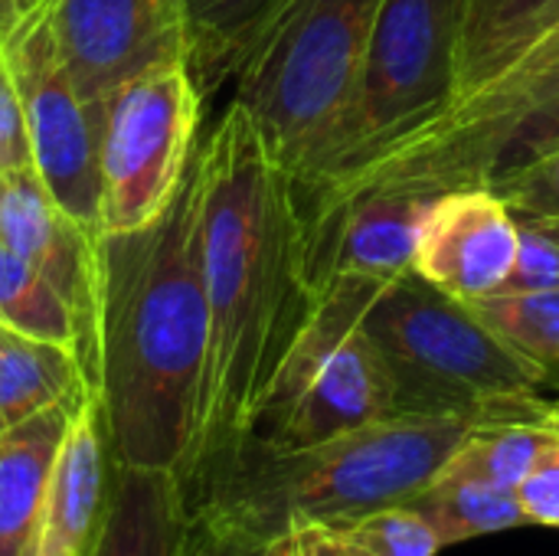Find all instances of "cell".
<instances>
[{
	"label": "cell",
	"instance_id": "cell-1",
	"mask_svg": "<svg viewBox=\"0 0 559 556\" xmlns=\"http://www.w3.org/2000/svg\"><path fill=\"white\" fill-rule=\"evenodd\" d=\"M210 351L183 488L197 505L255 436L272 387L314 311L308 223L295 177L252 115L229 102L197 151Z\"/></svg>",
	"mask_w": 559,
	"mask_h": 556
},
{
	"label": "cell",
	"instance_id": "cell-2",
	"mask_svg": "<svg viewBox=\"0 0 559 556\" xmlns=\"http://www.w3.org/2000/svg\"><path fill=\"white\" fill-rule=\"evenodd\" d=\"M200 216L203 184L193 157L157 220L102 236L92 367L115 462L170 469L180 482L197 442L210 351Z\"/></svg>",
	"mask_w": 559,
	"mask_h": 556
},
{
	"label": "cell",
	"instance_id": "cell-3",
	"mask_svg": "<svg viewBox=\"0 0 559 556\" xmlns=\"http://www.w3.org/2000/svg\"><path fill=\"white\" fill-rule=\"evenodd\" d=\"M481 423L475 416H393L295 449L252 436L193 508L269 544L301 524L334 528L409 501Z\"/></svg>",
	"mask_w": 559,
	"mask_h": 556
},
{
	"label": "cell",
	"instance_id": "cell-4",
	"mask_svg": "<svg viewBox=\"0 0 559 556\" xmlns=\"http://www.w3.org/2000/svg\"><path fill=\"white\" fill-rule=\"evenodd\" d=\"M396 390L400 416H475L540 423L544 377L478 311L416 269L396 279L364 315Z\"/></svg>",
	"mask_w": 559,
	"mask_h": 556
},
{
	"label": "cell",
	"instance_id": "cell-5",
	"mask_svg": "<svg viewBox=\"0 0 559 556\" xmlns=\"http://www.w3.org/2000/svg\"><path fill=\"white\" fill-rule=\"evenodd\" d=\"M383 0H282L242 66L236 95L275 161L301 184L331 134Z\"/></svg>",
	"mask_w": 559,
	"mask_h": 556
},
{
	"label": "cell",
	"instance_id": "cell-6",
	"mask_svg": "<svg viewBox=\"0 0 559 556\" xmlns=\"http://www.w3.org/2000/svg\"><path fill=\"white\" fill-rule=\"evenodd\" d=\"M462 13L465 0H383L350 95L295 184L301 200L350 180L455 102Z\"/></svg>",
	"mask_w": 559,
	"mask_h": 556
},
{
	"label": "cell",
	"instance_id": "cell-7",
	"mask_svg": "<svg viewBox=\"0 0 559 556\" xmlns=\"http://www.w3.org/2000/svg\"><path fill=\"white\" fill-rule=\"evenodd\" d=\"M203 98L183 52L147 66L102 98L98 236L141 229L177 197L200 147Z\"/></svg>",
	"mask_w": 559,
	"mask_h": 556
},
{
	"label": "cell",
	"instance_id": "cell-8",
	"mask_svg": "<svg viewBox=\"0 0 559 556\" xmlns=\"http://www.w3.org/2000/svg\"><path fill=\"white\" fill-rule=\"evenodd\" d=\"M557 92L559 26H554L481 92L383 151L350 180L311 200H301V206L308 210L354 190H400L436 197L459 187H478L488 180L491 157L504 131Z\"/></svg>",
	"mask_w": 559,
	"mask_h": 556
},
{
	"label": "cell",
	"instance_id": "cell-9",
	"mask_svg": "<svg viewBox=\"0 0 559 556\" xmlns=\"http://www.w3.org/2000/svg\"><path fill=\"white\" fill-rule=\"evenodd\" d=\"M3 52L16 79L29 161L59 206L98 233V125L102 102H85L56 46L49 0H29L3 33Z\"/></svg>",
	"mask_w": 559,
	"mask_h": 556
},
{
	"label": "cell",
	"instance_id": "cell-10",
	"mask_svg": "<svg viewBox=\"0 0 559 556\" xmlns=\"http://www.w3.org/2000/svg\"><path fill=\"white\" fill-rule=\"evenodd\" d=\"M0 242L39 269L69 301L79 324V360L92 387L102 298V236L69 216L36 167L26 164L0 170Z\"/></svg>",
	"mask_w": 559,
	"mask_h": 556
},
{
	"label": "cell",
	"instance_id": "cell-11",
	"mask_svg": "<svg viewBox=\"0 0 559 556\" xmlns=\"http://www.w3.org/2000/svg\"><path fill=\"white\" fill-rule=\"evenodd\" d=\"M49 16L62 66L92 105L147 66L183 52L177 0H49Z\"/></svg>",
	"mask_w": 559,
	"mask_h": 556
},
{
	"label": "cell",
	"instance_id": "cell-12",
	"mask_svg": "<svg viewBox=\"0 0 559 556\" xmlns=\"http://www.w3.org/2000/svg\"><path fill=\"white\" fill-rule=\"evenodd\" d=\"M400 416L393 377L364 328L347 334L259 419L255 439L282 449L324 442Z\"/></svg>",
	"mask_w": 559,
	"mask_h": 556
},
{
	"label": "cell",
	"instance_id": "cell-13",
	"mask_svg": "<svg viewBox=\"0 0 559 556\" xmlns=\"http://www.w3.org/2000/svg\"><path fill=\"white\" fill-rule=\"evenodd\" d=\"M518 262V216L485 184L429 200L413 269L436 288L481 301L501 295Z\"/></svg>",
	"mask_w": 559,
	"mask_h": 556
},
{
	"label": "cell",
	"instance_id": "cell-14",
	"mask_svg": "<svg viewBox=\"0 0 559 556\" xmlns=\"http://www.w3.org/2000/svg\"><path fill=\"white\" fill-rule=\"evenodd\" d=\"M115 492V456L102 406L88 387L62 436L33 556H95L108 524Z\"/></svg>",
	"mask_w": 559,
	"mask_h": 556
},
{
	"label": "cell",
	"instance_id": "cell-15",
	"mask_svg": "<svg viewBox=\"0 0 559 556\" xmlns=\"http://www.w3.org/2000/svg\"><path fill=\"white\" fill-rule=\"evenodd\" d=\"M193 505L177 472L115 462V492L95 556H187Z\"/></svg>",
	"mask_w": 559,
	"mask_h": 556
},
{
	"label": "cell",
	"instance_id": "cell-16",
	"mask_svg": "<svg viewBox=\"0 0 559 556\" xmlns=\"http://www.w3.org/2000/svg\"><path fill=\"white\" fill-rule=\"evenodd\" d=\"M79 400L0 429V556H33L49 475Z\"/></svg>",
	"mask_w": 559,
	"mask_h": 556
},
{
	"label": "cell",
	"instance_id": "cell-17",
	"mask_svg": "<svg viewBox=\"0 0 559 556\" xmlns=\"http://www.w3.org/2000/svg\"><path fill=\"white\" fill-rule=\"evenodd\" d=\"M554 26H559V0H465L459 85L449 108L481 92Z\"/></svg>",
	"mask_w": 559,
	"mask_h": 556
},
{
	"label": "cell",
	"instance_id": "cell-18",
	"mask_svg": "<svg viewBox=\"0 0 559 556\" xmlns=\"http://www.w3.org/2000/svg\"><path fill=\"white\" fill-rule=\"evenodd\" d=\"M88 390L72 347L23 334L0 321V429H10L56 403Z\"/></svg>",
	"mask_w": 559,
	"mask_h": 556
},
{
	"label": "cell",
	"instance_id": "cell-19",
	"mask_svg": "<svg viewBox=\"0 0 559 556\" xmlns=\"http://www.w3.org/2000/svg\"><path fill=\"white\" fill-rule=\"evenodd\" d=\"M282 0H177L183 52L203 95L236 75Z\"/></svg>",
	"mask_w": 559,
	"mask_h": 556
},
{
	"label": "cell",
	"instance_id": "cell-20",
	"mask_svg": "<svg viewBox=\"0 0 559 556\" xmlns=\"http://www.w3.org/2000/svg\"><path fill=\"white\" fill-rule=\"evenodd\" d=\"M406 505H413L439 531L445 547L527 524V514L514 488H498L449 469H442Z\"/></svg>",
	"mask_w": 559,
	"mask_h": 556
},
{
	"label": "cell",
	"instance_id": "cell-21",
	"mask_svg": "<svg viewBox=\"0 0 559 556\" xmlns=\"http://www.w3.org/2000/svg\"><path fill=\"white\" fill-rule=\"evenodd\" d=\"M557 439V433L540 423H481L462 439L445 469L518 492L534 462Z\"/></svg>",
	"mask_w": 559,
	"mask_h": 556
},
{
	"label": "cell",
	"instance_id": "cell-22",
	"mask_svg": "<svg viewBox=\"0 0 559 556\" xmlns=\"http://www.w3.org/2000/svg\"><path fill=\"white\" fill-rule=\"evenodd\" d=\"M0 321L23 334L66 344L79 354V324L69 301L39 269H33L23 256H16L3 242H0Z\"/></svg>",
	"mask_w": 559,
	"mask_h": 556
},
{
	"label": "cell",
	"instance_id": "cell-23",
	"mask_svg": "<svg viewBox=\"0 0 559 556\" xmlns=\"http://www.w3.org/2000/svg\"><path fill=\"white\" fill-rule=\"evenodd\" d=\"M472 305L524 360L537 367L547 390L559 393V288L491 295Z\"/></svg>",
	"mask_w": 559,
	"mask_h": 556
},
{
	"label": "cell",
	"instance_id": "cell-24",
	"mask_svg": "<svg viewBox=\"0 0 559 556\" xmlns=\"http://www.w3.org/2000/svg\"><path fill=\"white\" fill-rule=\"evenodd\" d=\"M360 556H439V531L413 505H386L331 528Z\"/></svg>",
	"mask_w": 559,
	"mask_h": 556
},
{
	"label": "cell",
	"instance_id": "cell-25",
	"mask_svg": "<svg viewBox=\"0 0 559 556\" xmlns=\"http://www.w3.org/2000/svg\"><path fill=\"white\" fill-rule=\"evenodd\" d=\"M559 288V216L518 220V262L501 295Z\"/></svg>",
	"mask_w": 559,
	"mask_h": 556
},
{
	"label": "cell",
	"instance_id": "cell-26",
	"mask_svg": "<svg viewBox=\"0 0 559 556\" xmlns=\"http://www.w3.org/2000/svg\"><path fill=\"white\" fill-rule=\"evenodd\" d=\"M485 187H491L518 220L559 216V151L537 157L524 167L504 170L491 177Z\"/></svg>",
	"mask_w": 559,
	"mask_h": 556
},
{
	"label": "cell",
	"instance_id": "cell-27",
	"mask_svg": "<svg viewBox=\"0 0 559 556\" xmlns=\"http://www.w3.org/2000/svg\"><path fill=\"white\" fill-rule=\"evenodd\" d=\"M559 151V92L554 98H547L544 105H537L534 111H527L524 118H518L504 138L498 141L495 147V157H491V170H488V180L504 174V170H514V167H524L537 157H547V154H557ZM485 180V184H488Z\"/></svg>",
	"mask_w": 559,
	"mask_h": 556
},
{
	"label": "cell",
	"instance_id": "cell-28",
	"mask_svg": "<svg viewBox=\"0 0 559 556\" xmlns=\"http://www.w3.org/2000/svg\"><path fill=\"white\" fill-rule=\"evenodd\" d=\"M275 541H259L216 514L193 508V531H190V551L187 556H272Z\"/></svg>",
	"mask_w": 559,
	"mask_h": 556
},
{
	"label": "cell",
	"instance_id": "cell-29",
	"mask_svg": "<svg viewBox=\"0 0 559 556\" xmlns=\"http://www.w3.org/2000/svg\"><path fill=\"white\" fill-rule=\"evenodd\" d=\"M29 161V138H26V115L16 79L10 72L3 43H0V170L26 167Z\"/></svg>",
	"mask_w": 559,
	"mask_h": 556
},
{
	"label": "cell",
	"instance_id": "cell-30",
	"mask_svg": "<svg viewBox=\"0 0 559 556\" xmlns=\"http://www.w3.org/2000/svg\"><path fill=\"white\" fill-rule=\"evenodd\" d=\"M527 524L559 528V439L534 462L518 488Z\"/></svg>",
	"mask_w": 559,
	"mask_h": 556
},
{
	"label": "cell",
	"instance_id": "cell-31",
	"mask_svg": "<svg viewBox=\"0 0 559 556\" xmlns=\"http://www.w3.org/2000/svg\"><path fill=\"white\" fill-rule=\"evenodd\" d=\"M288 537H292V556H360L324 524H301L288 531Z\"/></svg>",
	"mask_w": 559,
	"mask_h": 556
},
{
	"label": "cell",
	"instance_id": "cell-32",
	"mask_svg": "<svg viewBox=\"0 0 559 556\" xmlns=\"http://www.w3.org/2000/svg\"><path fill=\"white\" fill-rule=\"evenodd\" d=\"M544 426H547L550 433H557L559 436V397L557 400H547V410H544Z\"/></svg>",
	"mask_w": 559,
	"mask_h": 556
},
{
	"label": "cell",
	"instance_id": "cell-33",
	"mask_svg": "<svg viewBox=\"0 0 559 556\" xmlns=\"http://www.w3.org/2000/svg\"><path fill=\"white\" fill-rule=\"evenodd\" d=\"M20 7H23V0H0V20L10 23L20 13Z\"/></svg>",
	"mask_w": 559,
	"mask_h": 556
},
{
	"label": "cell",
	"instance_id": "cell-34",
	"mask_svg": "<svg viewBox=\"0 0 559 556\" xmlns=\"http://www.w3.org/2000/svg\"><path fill=\"white\" fill-rule=\"evenodd\" d=\"M292 554V541H288V534L285 537H278L275 541V551H272V556H288Z\"/></svg>",
	"mask_w": 559,
	"mask_h": 556
},
{
	"label": "cell",
	"instance_id": "cell-35",
	"mask_svg": "<svg viewBox=\"0 0 559 556\" xmlns=\"http://www.w3.org/2000/svg\"><path fill=\"white\" fill-rule=\"evenodd\" d=\"M7 26H10V23H3V20H0V43H3V33H7Z\"/></svg>",
	"mask_w": 559,
	"mask_h": 556
},
{
	"label": "cell",
	"instance_id": "cell-36",
	"mask_svg": "<svg viewBox=\"0 0 559 556\" xmlns=\"http://www.w3.org/2000/svg\"><path fill=\"white\" fill-rule=\"evenodd\" d=\"M23 3H29V0H23Z\"/></svg>",
	"mask_w": 559,
	"mask_h": 556
},
{
	"label": "cell",
	"instance_id": "cell-37",
	"mask_svg": "<svg viewBox=\"0 0 559 556\" xmlns=\"http://www.w3.org/2000/svg\"><path fill=\"white\" fill-rule=\"evenodd\" d=\"M288 541H292V537H288ZM288 556H292V554H288Z\"/></svg>",
	"mask_w": 559,
	"mask_h": 556
}]
</instances>
